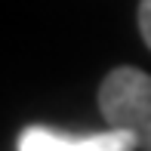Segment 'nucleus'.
Returning a JSON list of instances; mask_svg holds the SVG:
<instances>
[{
    "instance_id": "f257e3e1",
    "label": "nucleus",
    "mask_w": 151,
    "mask_h": 151,
    "mask_svg": "<svg viewBox=\"0 0 151 151\" xmlns=\"http://www.w3.org/2000/svg\"><path fill=\"white\" fill-rule=\"evenodd\" d=\"M99 111L108 129L136 139L139 151H151V74L120 65L99 86Z\"/></svg>"
},
{
    "instance_id": "f03ea898",
    "label": "nucleus",
    "mask_w": 151,
    "mask_h": 151,
    "mask_svg": "<svg viewBox=\"0 0 151 151\" xmlns=\"http://www.w3.org/2000/svg\"><path fill=\"white\" fill-rule=\"evenodd\" d=\"M19 151H139V145L133 136L117 129H105L96 136H71L34 123L19 133Z\"/></svg>"
},
{
    "instance_id": "7ed1b4c3",
    "label": "nucleus",
    "mask_w": 151,
    "mask_h": 151,
    "mask_svg": "<svg viewBox=\"0 0 151 151\" xmlns=\"http://www.w3.org/2000/svg\"><path fill=\"white\" fill-rule=\"evenodd\" d=\"M139 31H142V40L151 50V0H142L139 3Z\"/></svg>"
}]
</instances>
